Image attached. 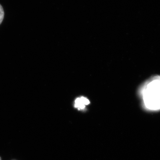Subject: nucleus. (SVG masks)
<instances>
[{"label": "nucleus", "mask_w": 160, "mask_h": 160, "mask_svg": "<svg viewBox=\"0 0 160 160\" xmlns=\"http://www.w3.org/2000/svg\"><path fill=\"white\" fill-rule=\"evenodd\" d=\"M75 106L79 109H83L85 107V105L82 103L80 98H78L75 100Z\"/></svg>", "instance_id": "f03ea898"}, {"label": "nucleus", "mask_w": 160, "mask_h": 160, "mask_svg": "<svg viewBox=\"0 0 160 160\" xmlns=\"http://www.w3.org/2000/svg\"><path fill=\"white\" fill-rule=\"evenodd\" d=\"M0 160H1V158L0 157Z\"/></svg>", "instance_id": "39448f33"}, {"label": "nucleus", "mask_w": 160, "mask_h": 160, "mask_svg": "<svg viewBox=\"0 0 160 160\" xmlns=\"http://www.w3.org/2000/svg\"><path fill=\"white\" fill-rule=\"evenodd\" d=\"M4 17V12L2 7L0 4V25L2 22Z\"/></svg>", "instance_id": "7ed1b4c3"}, {"label": "nucleus", "mask_w": 160, "mask_h": 160, "mask_svg": "<svg viewBox=\"0 0 160 160\" xmlns=\"http://www.w3.org/2000/svg\"><path fill=\"white\" fill-rule=\"evenodd\" d=\"M141 92L146 108L152 111L160 110V76L149 80Z\"/></svg>", "instance_id": "f257e3e1"}, {"label": "nucleus", "mask_w": 160, "mask_h": 160, "mask_svg": "<svg viewBox=\"0 0 160 160\" xmlns=\"http://www.w3.org/2000/svg\"><path fill=\"white\" fill-rule=\"evenodd\" d=\"M80 99H81L82 102L84 105H88L90 103L89 100L85 98L82 97L80 98Z\"/></svg>", "instance_id": "20e7f679"}]
</instances>
